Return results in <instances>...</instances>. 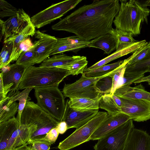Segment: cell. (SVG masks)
I'll return each mask as SVG.
<instances>
[{"label": "cell", "instance_id": "obj_1", "mask_svg": "<svg viewBox=\"0 0 150 150\" xmlns=\"http://www.w3.org/2000/svg\"><path fill=\"white\" fill-rule=\"evenodd\" d=\"M118 0H94L84 5L52 26V29L74 34L86 41L108 33L120 11Z\"/></svg>", "mask_w": 150, "mask_h": 150}, {"label": "cell", "instance_id": "obj_2", "mask_svg": "<svg viewBox=\"0 0 150 150\" xmlns=\"http://www.w3.org/2000/svg\"><path fill=\"white\" fill-rule=\"evenodd\" d=\"M120 1V11L113 21L116 28L131 33L133 36L139 35L142 24H148L150 10L142 8L135 0Z\"/></svg>", "mask_w": 150, "mask_h": 150}, {"label": "cell", "instance_id": "obj_3", "mask_svg": "<svg viewBox=\"0 0 150 150\" xmlns=\"http://www.w3.org/2000/svg\"><path fill=\"white\" fill-rule=\"evenodd\" d=\"M69 75V70L64 69L32 66L25 70L17 89L58 86Z\"/></svg>", "mask_w": 150, "mask_h": 150}, {"label": "cell", "instance_id": "obj_4", "mask_svg": "<svg viewBox=\"0 0 150 150\" xmlns=\"http://www.w3.org/2000/svg\"><path fill=\"white\" fill-rule=\"evenodd\" d=\"M20 124L35 125L37 129L28 144L44 139L47 133L59 122L33 101H27L19 120Z\"/></svg>", "mask_w": 150, "mask_h": 150}, {"label": "cell", "instance_id": "obj_5", "mask_svg": "<svg viewBox=\"0 0 150 150\" xmlns=\"http://www.w3.org/2000/svg\"><path fill=\"white\" fill-rule=\"evenodd\" d=\"M37 104L59 122L62 121L65 108L64 97L58 86L35 88Z\"/></svg>", "mask_w": 150, "mask_h": 150}, {"label": "cell", "instance_id": "obj_6", "mask_svg": "<svg viewBox=\"0 0 150 150\" xmlns=\"http://www.w3.org/2000/svg\"><path fill=\"white\" fill-rule=\"evenodd\" d=\"M108 113L98 111L97 114L65 139L58 146L60 150H69L90 140V137L105 118Z\"/></svg>", "mask_w": 150, "mask_h": 150}, {"label": "cell", "instance_id": "obj_7", "mask_svg": "<svg viewBox=\"0 0 150 150\" xmlns=\"http://www.w3.org/2000/svg\"><path fill=\"white\" fill-rule=\"evenodd\" d=\"M112 71L104 76L96 77H88L83 74L81 77L75 82L65 84L62 92L64 97L69 98H98L103 95L98 91L96 83L101 78L110 74Z\"/></svg>", "mask_w": 150, "mask_h": 150}, {"label": "cell", "instance_id": "obj_8", "mask_svg": "<svg viewBox=\"0 0 150 150\" xmlns=\"http://www.w3.org/2000/svg\"><path fill=\"white\" fill-rule=\"evenodd\" d=\"M130 119L101 138L93 146L94 150H124L129 136L134 128Z\"/></svg>", "mask_w": 150, "mask_h": 150}, {"label": "cell", "instance_id": "obj_9", "mask_svg": "<svg viewBox=\"0 0 150 150\" xmlns=\"http://www.w3.org/2000/svg\"><path fill=\"white\" fill-rule=\"evenodd\" d=\"M82 0H67L52 5L30 18L35 28H39L60 18L74 8Z\"/></svg>", "mask_w": 150, "mask_h": 150}, {"label": "cell", "instance_id": "obj_10", "mask_svg": "<svg viewBox=\"0 0 150 150\" xmlns=\"http://www.w3.org/2000/svg\"><path fill=\"white\" fill-rule=\"evenodd\" d=\"M120 98L122 103L121 112L133 120L143 122L150 119V100Z\"/></svg>", "mask_w": 150, "mask_h": 150}, {"label": "cell", "instance_id": "obj_11", "mask_svg": "<svg viewBox=\"0 0 150 150\" xmlns=\"http://www.w3.org/2000/svg\"><path fill=\"white\" fill-rule=\"evenodd\" d=\"M1 69L4 86H0V96L1 99H4L10 91L18 89L26 69L16 63L9 64Z\"/></svg>", "mask_w": 150, "mask_h": 150}, {"label": "cell", "instance_id": "obj_12", "mask_svg": "<svg viewBox=\"0 0 150 150\" xmlns=\"http://www.w3.org/2000/svg\"><path fill=\"white\" fill-rule=\"evenodd\" d=\"M31 23L30 18L23 9H19L16 15L5 21L0 19L1 32L4 36V42L21 33Z\"/></svg>", "mask_w": 150, "mask_h": 150}, {"label": "cell", "instance_id": "obj_13", "mask_svg": "<svg viewBox=\"0 0 150 150\" xmlns=\"http://www.w3.org/2000/svg\"><path fill=\"white\" fill-rule=\"evenodd\" d=\"M34 35L37 40L33 45L36 64H39L50 56L57 39L54 36L44 33L39 30L36 31Z\"/></svg>", "mask_w": 150, "mask_h": 150}, {"label": "cell", "instance_id": "obj_14", "mask_svg": "<svg viewBox=\"0 0 150 150\" xmlns=\"http://www.w3.org/2000/svg\"><path fill=\"white\" fill-rule=\"evenodd\" d=\"M98 110L87 111L77 110L70 107L68 99L66 102L65 110L62 121L67 123L68 129L79 128L83 126L95 117Z\"/></svg>", "mask_w": 150, "mask_h": 150}, {"label": "cell", "instance_id": "obj_15", "mask_svg": "<svg viewBox=\"0 0 150 150\" xmlns=\"http://www.w3.org/2000/svg\"><path fill=\"white\" fill-rule=\"evenodd\" d=\"M130 119L129 115L121 112L113 115L108 113L105 118L91 136L90 140H98Z\"/></svg>", "mask_w": 150, "mask_h": 150}, {"label": "cell", "instance_id": "obj_16", "mask_svg": "<svg viewBox=\"0 0 150 150\" xmlns=\"http://www.w3.org/2000/svg\"><path fill=\"white\" fill-rule=\"evenodd\" d=\"M57 39L50 56L70 51L77 52L81 48L88 47L91 42L83 40L76 35Z\"/></svg>", "mask_w": 150, "mask_h": 150}, {"label": "cell", "instance_id": "obj_17", "mask_svg": "<svg viewBox=\"0 0 150 150\" xmlns=\"http://www.w3.org/2000/svg\"><path fill=\"white\" fill-rule=\"evenodd\" d=\"M37 128L35 125L20 124L18 127L14 132L10 138L5 150H11L28 144L31 137L36 131Z\"/></svg>", "mask_w": 150, "mask_h": 150}, {"label": "cell", "instance_id": "obj_18", "mask_svg": "<svg viewBox=\"0 0 150 150\" xmlns=\"http://www.w3.org/2000/svg\"><path fill=\"white\" fill-rule=\"evenodd\" d=\"M124 150H150V135L146 131L134 128L129 136Z\"/></svg>", "mask_w": 150, "mask_h": 150}, {"label": "cell", "instance_id": "obj_19", "mask_svg": "<svg viewBox=\"0 0 150 150\" xmlns=\"http://www.w3.org/2000/svg\"><path fill=\"white\" fill-rule=\"evenodd\" d=\"M130 85H123L115 91L114 94L120 97L134 99L150 100V92L146 91L141 84L134 87Z\"/></svg>", "mask_w": 150, "mask_h": 150}, {"label": "cell", "instance_id": "obj_20", "mask_svg": "<svg viewBox=\"0 0 150 150\" xmlns=\"http://www.w3.org/2000/svg\"><path fill=\"white\" fill-rule=\"evenodd\" d=\"M147 42L146 40L138 41L125 48L116 50L111 54L92 66L89 67H86L84 70H89L100 67L121 57L130 53H133L145 45Z\"/></svg>", "mask_w": 150, "mask_h": 150}, {"label": "cell", "instance_id": "obj_21", "mask_svg": "<svg viewBox=\"0 0 150 150\" xmlns=\"http://www.w3.org/2000/svg\"><path fill=\"white\" fill-rule=\"evenodd\" d=\"M20 122L15 117L0 123V150H5L14 132L18 127Z\"/></svg>", "mask_w": 150, "mask_h": 150}, {"label": "cell", "instance_id": "obj_22", "mask_svg": "<svg viewBox=\"0 0 150 150\" xmlns=\"http://www.w3.org/2000/svg\"><path fill=\"white\" fill-rule=\"evenodd\" d=\"M117 41L115 37L110 33L101 35L91 40L88 47L99 48L103 50L104 53L109 54L116 49Z\"/></svg>", "mask_w": 150, "mask_h": 150}, {"label": "cell", "instance_id": "obj_23", "mask_svg": "<svg viewBox=\"0 0 150 150\" xmlns=\"http://www.w3.org/2000/svg\"><path fill=\"white\" fill-rule=\"evenodd\" d=\"M80 56H69L65 54L54 55L44 60L40 65L41 67H57L66 69L80 57Z\"/></svg>", "mask_w": 150, "mask_h": 150}, {"label": "cell", "instance_id": "obj_24", "mask_svg": "<svg viewBox=\"0 0 150 150\" xmlns=\"http://www.w3.org/2000/svg\"><path fill=\"white\" fill-rule=\"evenodd\" d=\"M122 105L120 98L113 94L103 95L101 96L99 108L105 110L108 114L113 115L121 112Z\"/></svg>", "mask_w": 150, "mask_h": 150}, {"label": "cell", "instance_id": "obj_25", "mask_svg": "<svg viewBox=\"0 0 150 150\" xmlns=\"http://www.w3.org/2000/svg\"><path fill=\"white\" fill-rule=\"evenodd\" d=\"M100 97L96 99L72 98L68 99V103L70 108L77 110H98Z\"/></svg>", "mask_w": 150, "mask_h": 150}, {"label": "cell", "instance_id": "obj_26", "mask_svg": "<svg viewBox=\"0 0 150 150\" xmlns=\"http://www.w3.org/2000/svg\"><path fill=\"white\" fill-rule=\"evenodd\" d=\"M109 33L113 35L116 40V51L125 48L138 41L134 39L131 33L117 28H113Z\"/></svg>", "mask_w": 150, "mask_h": 150}, {"label": "cell", "instance_id": "obj_27", "mask_svg": "<svg viewBox=\"0 0 150 150\" xmlns=\"http://www.w3.org/2000/svg\"><path fill=\"white\" fill-rule=\"evenodd\" d=\"M134 56V53L128 58L124 60L123 63L114 70L110 75L112 79V85L110 94H113L115 91L122 85L124 73L128 62Z\"/></svg>", "mask_w": 150, "mask_h": 150}, {"label": "cell", "instance_id": "obj_28", "mask_svg": "<svg viewBox=\"0 0 150 150\" xmlns=\"http://www.w3.org/2000/svg\"><path fill=\"white\" fill-rule=\"evenodd\" d=\"M35 28L31 23L28 25L21 33L8 38L4 43L11 41L13 44L12 54L15 51L19 45L25 40L30 36L34 35L36 32Z\"/></svg>", "mask_w": 150, "mask_h": 150}, {"label": "cell", "instance_id": "obj_29", "mask_svg": "<svg viewBox=\"0 0 150 150\" xmlns=\"http://www.w3.org/2000/svg\"><path fill=\"white\" fill-rule=\"evenodd\" d=\"M123 62L124 60L119 61L114 63L105 65L89 70H84L83 74L89 77H100L110 73L121 65Z\"/></svg>", "mask_w": 150, "mask_h": 150}, {"label": "cell", "instance_id": "obj_30", "mask_svg": "<svg viewBox=\"0 0 150 150\" xmlns=\"http://www.w3.org/2000/svg\"><path fill=\"white\" fill-rule=\"evenodd\" d=\"M150 67V51L142 60L133 65H127L125 73L129 74H144Z\"/></svg>", "mask_w": 150, "mask_h": 150}, {"label": "cell", "instance_id": "obj_31", "mask_svg": "<svg viewBox=\"0 0 150 150\" xmlns=\"http://www.w3.org/2000/svg\"><path fill=\"white\" fill-rule=\"evenodd\" d=\"M33 89L32 88H26L21 92L17 91L12 97V100L13 102L17 100L19 101L18 110L16 117L19 121L26 102L28 100L29 94Z\"/></svg>", "mask_w": 150, "mask_h": 150}, {"label": "cell", "instance_id": "obj_32", "mask_svg": "<svg viewBox=\"0 0 150 150\" xmlns=\"http://www.w3.org/2000/svg\"><path fill=\"white\" fill-rule=\"evenodd\" d=\"M16 63L23 66L26 69L36 64L33 45L27 50L21 53Z\"/></svg>", "mask_w": 150, "mask_h": 150}, {"label": "cell", "instance_id": "obj_33", "mask_svg": "<svg viewBox=\"0 0 150 150\" xmlns=\"http://www.w3.org/2000/svg\"><path fill=\"white\" fill-rule=\"evenodd\" d=\"M88 61L86 57L80 56L71 65L67 67L66 69L69 70L70 75H78L82 74L83 71L87 67Z\"/></svg>", "mask_w": 150, "mask_h": 150}, {"label": "cell", "instance_id": "obj_34", "mask_svg": "<svg viewBox=\"0 0 150 150\" xmlns=\"http://www.w3.org/2000/svg\"><path fill=\"white\" fill-rule=\"evenodd\" d=\"M110 74L101 78L96 83V86L98 91L102 95L110 94L112 79Z\"/></svg>", "mask_w": 150, "mask_h": 150}, {"label": "cell", "instance_id": "obj_35", "mask_svg": "<svg viewBox=\"0 0 150 150\" xmlns=\"http://www.w3.org/2000/svg\"><path fill=\"white\" fill-rule=\"evenodd\" d=\"M0 53V69L9 64V61L12 54L13 44L9 41L5 42Z\"/></svg>", "mask_w": 150, "mask_h": 150}, {"label": "cell", "instance_id": "obj_36", "mask_svg": "<svg viewBox=\"0 0 150 150\" xmlns=\"http://www.w3.org/2000/svg\"><path fill=\"white\" fill-rule=\"evenodd\" d=\"M18 104L14 102L9 106L0 108V123L3 122L15 117L18 111Z\"/></svg>", "mask_w": 150, "mask_h": 150}, {"label": "cell", "instance_id": "obj_37", "mask_svg": "<svg viewBox=\"0 0 150 150\" xmlns=\"http://www.w3.org/2000/svg\"><path fill=\"white\" fill-rule=\"evenodd\" d=\"M19 11L17 9L7 1L4 0L0 1V17L3 18H9L17 15Z\"/></svg>", "mask_w": 150, "mask_h": 150}, {"label": "cell", "instance_id": "obj_38", "mask_svg": "<svg viewBox=\"0 0 150 150\" xmlns=\"http://www.w3.org/2000/svg\"><path fill=\"white\" fill-rule=\"evenodd\" d=\"M150 51V41L147 42L134 52V56L128 63L127 65H133L143 59Z\"/></svg>", "mask_w": 150, "mask_h": 150}, {"label": "cell", "instance_id": "obj_39", "mask_svg": "<svg viewBox=\"0 0 150 150\" xmlns=\"http://www.w3.org/2000/svg\"><path fill=\"white\" fill-rule=\"evenodd\" d=\"M29 38H28L23 42L19 45L15 52L11 54L9 61V64L12 62L16 61L22 52L26 51L33 45Z\"/></svg>", "mask_w": 150, "mask_h": 150}, {"label": "cell", "instance_id": "obj_40", "mask_svg": "<svg viewBox=\"0 0 150 150\" xmlns=\"http://www.w3.org/2000/svg\"><path fill=\"white\" fill-rule=\"evenodd\" d=\"M31 144L32 150H50L52 144L44 139L35 141Z\"/></svg>", "mask_w": 150, "mask_h": 150}, {"label": "cell", "instance_id": "obj_41", "mask_svg": "<svg viewBox=\"0 0 150 150\" xmlns=\"http://www.w3.org/2000/svg\"><path fill=\"white\" fill-rule=\"evenodd\" d=\"M144 74H129L124 73L122 85H131L135 81L144 76Z\"/></svg>", "mask_w": 150, "mask_h": 150}, {"label": "cell", "instance_id": "obj_42", "mask_svg": "<svg viewBox=\"0 0 150 150\" xmlns=\"http://www.w3.org/2000/svg\"><path fill=\"white\" fill-rule=\"evenodd\" d=\"M59 134L55 127L51 129L47 133L44 139L52 144L56 141Z\"/></svg>", "mask_w": 150, "mask_h": 150}, {"label": "cell", "instance_id": "obj_43", "mask_svg": "<svg viewBox=\"0 0 150 150\" xmlns=\"http://www.w3.org/2000/svg\"><path fill=\"white\" fill-rule=\"evenodd\" d=\"M56 127L59 134H64L68 129L66 123L63 121L59 122Z\"/></svg>", "mask_w": 150, "mask_h": 150}, {"label": "cell", "instance_id": "obj_44", "mask_svg": "<svg viewBox=\"0 0 150 150\" xmlns=\"http://www.w3.org/2000/svg\"><path fill=\"white\" fill-rule=\"evenodd\" d=\"M144 82H147L148 84L150 85V75L146 76H144L135 81L133 83H137Z\"/></svg>", "mask_w": 150, "mask_h": 150}, {"label": "cell", "instance_id": "obj_45", "mask_svg": "<svg viewBox=\"0 0 150 150\" xmlns=\"http://www.w3.org/2000/svg\"><path fill=\"white\" fill-rule=\"evenodd\" d=\"M136 1L143 8H147V6L150 5V0H136Z\"/></svg>", "mask_w": 150, "mask_h": 150}, {"label": "cell", "instance_id": "obj_46", "mask_svg": "<svg viewBox=\"0 0 150 150\" xmlns=\"http://www.w3.org/2000/svg\"><path fill=\"white\" fill-rule=\"evenodd\" d=\"M28 145L25 144L11 150H32V146Z\"/></svg>", "mask_w": 150, "mask_h": 150}, {"label": "cell", "instance_id": "obj_47", "mask_svg": "<svg viewBox=\"0 0 150 150\" xmlns=\"http://www.w3.org/2000/svg\"><path fill=\"white\" fill-rule=\"evenodd\" d=\"M147 72H150V67L149 68Z\"/></svg>", "mask_w": 150, "mask_h": 150}, {"label": "cell", "instance_id": "obj_48", "mask_svg": "<svg viewBox=\"0 0 150 150\" xmlns=\"http://www.w3.org/2000/svg\"></svg>", "mask_w": 150, "mask_h": 150}]
</instances>
